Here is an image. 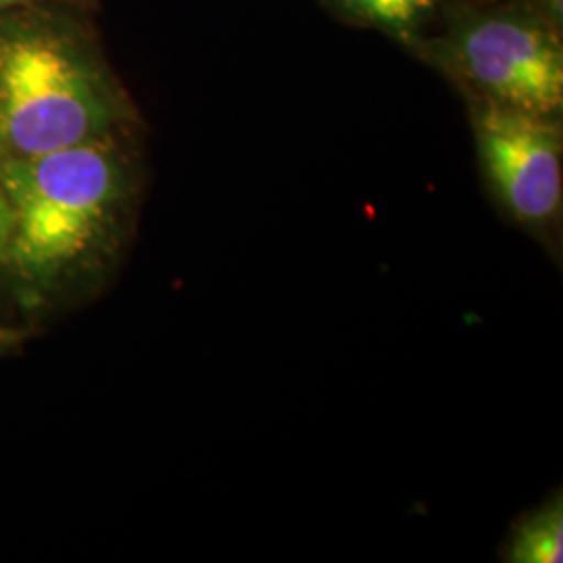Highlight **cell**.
Returning a JSON list of instances; mask_svg holds the SVG:
<instances>
[{
	"instance_id": "6da1fadb",
	"label": "cell",
	"mask_w": 563,
	"mask_h": 563,
	"mask_svg": "<svg viewBox=\"0 0 563 563\" xmlns=\"http://www.w3.org/2000/svg\"><path fill=\"white\" fill-rule=\"evenodd\" d=\"M11 211L7 260L23 278L51 282L104 236L123 192V172L107 141L0 162Z\"/></svg>"
},
{
	"instance_id": "7a4b0ae2",
	"label": "cell",
	"mask_w": 563,
	"mask_h": 563,
	"mask_svg": "<svg viewBox=\"0 0 563 563\" xmlns=\"http://www.w3.org/2000/svg\"><path fill=\"white\" fill-rule=\"evenodd\" d=\"M115 104L101 76L51 27L0 32V162L107 141Z\"/></svg>"
},
{
	"instance_id": "3957f363",
	"label": "cell",
	"mask_w": 563,
	"mask_h": 563,
	"mask_svg": "<svg viewBox=\"0 0 563 563\" xmlns=\"http://www.w3.org/2000/svg\"><path fill=\"white\" fill-rule=\"evenodd\" d=\"M486 178L516 222L543 230L560 218L562 128L553 115L488 101L476 113Z\"/></svg>"
},
{
	"instance_id": "277c9868",
	"label": "cell",
	"mask_w": 563,
	"mask_h": 563,
	"mask_svg": "<svg viewBox=\"0 0 563 563\" xmlns=\"http://www.w3.org/2000/svg\"><path fill=\"white\" fill-rule=\"evenodd\" d=\"M457 55L488 101L543 115L562 109V46L541 25L516 18L476 21L463 32Z\"/></svg>"
},
{
	"instance_id": "5b68a950",
	"label": "cell",
	"mask_w": 563,
	"mask_h": 563,
	"mask_svg": "<svg viewBox=\"0 0 563 563\" xmlns=\"http://www.w3.org/2000/svg\"><path fill=\"white\" fill-rule=\"evenodd\" d=\"M562 560L563 507L558 497L516 528L507 549V562L560 563Z\"/></svg>"
},
{
	"instance_id": "8992f818",
	"label": "cell",
	"mask_w": 563,
	"mask_h": 563,
	"mask_svg": "<svg viewBox=\"0 0 563 563\" xmlns=\"http://www.w3.org/2000/svg\"><path fill=\"white\" fill-rule=\"evenodd\" d=\"M367 20L380 21L384 25L405 27L426 11L432 0H342Z\"/></svg>"
},
{
	"instance_id": "52a82bcc",
	"label": "cell",
	"mask_w": 563,
	"mask_h": 563,
	"mask_svg": "<svg viewBox=\"0 0 563 563\" xmlns=\"http://www.w3.org/2000/svg\"><path fill=\"white\" fill-rule=\"evenodd\" d=\"M9 7H11V0H0V11L9 9Z\"/></svg>"
},
{
	"instance_id": "ba28073f",
	"label": "cell",
	"mask_w": 563,
	"mask_h": 563,
	"mask_svg": "<svg viewBox=\"0 0 563 563\" xmlns=\"http://www.w3.org/2000/svg\"><path fill=\"white\" fill-rule=\"evenodd\" d=\"M2 239H4V236H2V222H0V260H2V244H4Z\"/></svg>"
},
{
	"instance_id": "9c48e42d",
	"label": "cell",
	"mask_w": 563,
	"mask_h": 563,
	"mask_svg": "<svg viewBox=\"0 0 563 563\" xmlns=\"http://www.w3.org/2000/svg\"><path fill=\"white\" fill-rule=\"evenodd\" d=\"M23 2H30V0H11V7H15V4H23Z\"/></svg>"
},
{
	"instance_id": "30bf717a",
	"label": "cell",
	"mask_w": 563,
	"mask_h": 563,
	"mask_svg": "<svg viewBox=\"0 0 563 563\" xmlns=\"http://www.w3.org/2000/svg\"><path fill=\"white\" fill-rule=\"evenodd\" d=\"M0 339H2V336H0Z\"/></svg>"
}]
</instances>
